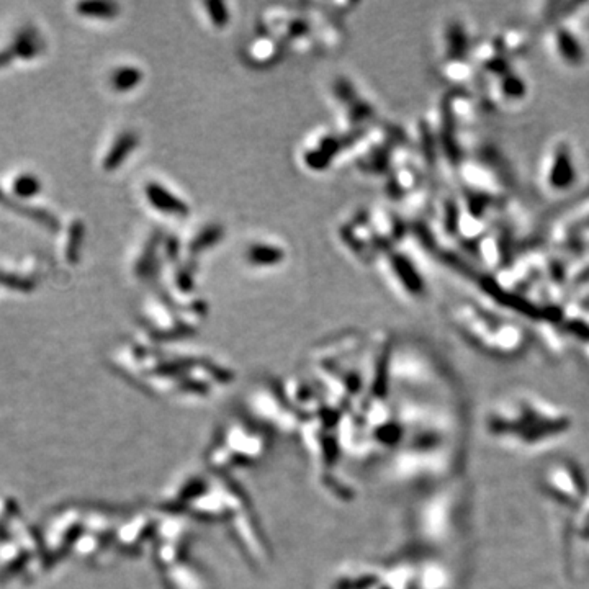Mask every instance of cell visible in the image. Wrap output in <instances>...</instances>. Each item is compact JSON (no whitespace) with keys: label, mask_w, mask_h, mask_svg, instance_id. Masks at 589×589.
Returning a JSON list of instances; mask_svg holds the SVG:
<instances>
[{"label":"cell","mask_w":589,"mask_h":589,"mask_svg":"<svg viewBox=\"0 0 589 589\" xmlns=\"http://www.w3.org/2000/svg\"><path fill=\"white\" fill-rule=\"evenodd\" d=\"M144 82V71L136 64L115 67L110 74V87L116 94H130Z\"/></svg>","instance_id":"5bb4252c"},{"label":"cell","mask_w":589,"mask_h":589,"mask_svg":"<svg viewBox=\"0 0 589 589\" xmlns=\"http://www.w3.org/2000/svg\"><path fill=\"white\" fill-rule=\"evenodd\" d=\"M203 12H205V17L208 23H210L212 28L215 30H225L228 23L231 20V12L228 4L225 2H203L202 6Z\"/></svg>","instance_id":"9a60e30c"},{"label":"cell","mask_w":589,"mask_h":589,"mask_svg":"<svg viewBox=\"0 0 589 589\" xmlns=\"http://www.w3.org/2000/svg\"><path fill=\"white\" fill-rule=\"evenodd\" d=\"M285 259L286 251L284 246L270 241H254L244 251L246 264L256 269H272L284 264Z\"/></svg>","instance_id":"7c38bea8"},{"label":"cell","mask_w":589,"mask_h":589,"mask_svg":"<svg viewBox=\"0 0 589 589\" xmlns=\"http://www.w3.org/2000/svg\"><path fill=\"white\" fill-rule=\"evenodd\" d=\"M143 198L148 207L153 208V212L159 213L160 216L185 220L190 215L188 203L159 180H148L143 185Z\"/></svg>","instance_id":"ba28073f"},{"label":"cell","mask_w":589,"mask_h":589,"mask_svg":"<svg viewBox=\"0 0 589 589\" xmlns=\"http://www.w3.org/2000/svg\"><path fill=\"white\" fill-rule=\"evenodd\" d=\"M449 316L470 342L490 352L513 355L525 342L522 329L514 321L490 313L475 303H457L450 308Z\"/></svg>","instance_id":"6da1fadb"},{"label":"cell","mask_w":589,"mask_h":589,"mask_svg":"<svg viewBox=\"0 0 589 589\" xmlns=\"http://www.w3.org/2000/svg\"><path fill=\"white\" fill-rule=\"evenodd\" d=\"M339 240L349 251H352L360 261H375L383 254L377 233H375L368 213H357L339 226Z\"/></svg>","instance_id":"5b68a950"},{"label":"cell","mask_w":589,"mask_h":589,"mask_svg":"<svg viewBox=\"0 0 589 589\" xmlns=\"http://www.w3.org/2000/svg\"><path fill=\"white\" fill-rule=\"evenodd\" d=\"M473 36L465 18L450 17L444 22L439 35V61H471L475 48Z\"/></svg>","instance_id":"52a82bcc"},{"label":"cell","mask_w":589,"mask_h":589,"mask_svg":"<svg viewBox=\"0 0 589 589\" xmlns=\"http://www.w3.org/2000/svg\"><path fill=\"white\" fill-rule=\"evenodd\" d=\"M581 182V162L576 144L569 136L560 134L542 151L537 170L540 195L548 200L567 197Z\"/></svg>","instance_id":"7a4b0ae2"},{"label":"cell","mask_w":589,"mask_h":589,"mask_svg":"<svg viewBox=\"0 0 589 589\" xmlns=\"http://www.w3.org/2000/svg\"><path fill=\"white\" fill-rule=\"evenodd\" d=\"M383 261L387 272L395 282V285L411 300H422L427 295V282L422 277L420 267L410 256L403 254L398 249L383 252Z\"/></svg>","instance_id":"8992f818"},{"label":"cell","mask_w":589,"mask_h":589,"mask_svg":"<svg viewBox=\"0 0 589 589\" xmlns=\"http://www.w3.org/2000/svg\"><path fill=\"white\" fill-rule=\"evenodd\" d=\"M246 62L257 69H267L279 64L284 57V45L267 33H262L254 38L251 43H247L244 48Z\"/></svg>","instance_id":"30bf717a"},{"label":"cell","mask_w":589,"mask_h":589,"mask_svg":"<svg viewBox=\"0 0 589 589\" xmlns=\"http://www.w3.org/2000/svg\"><path fill=\"white\" fill-rule=\"evenodd\" d=\"M164 240L165 237L160 231H153L146 237L131 264V274L136 280L149 282L154 279L155 274H159L160 267L164 264Z\"/></svg>","instance_id":"9c48e42d"},{"label":"cell","mask_w":589,"mask_h":589,"mask_svg":"<svg viewBox=\"0 0 589 589\" xmlns=\"http://www.w3.org/2000/svg\"><path fill=\"white\" fill-rule=\"evenodd\" d=\"M365 131L350 136H345L340 131L335 133V131L329 130L314 133L306 141L305 148L301 151V162L306 169L313 170V172H323L324 169H328L333 164V160L338 155L342 154V151L352 148V144L362 138Z\"/></svg>","instance_id":"277c9868"},{"label":"cell","mask_w":589,"mask_h":589,"mask_svg":"<svg viewBox=\"0 0 589 589\" xmlns=\"http://www.w3.org/2000/svg\"><path fill=\"white\" fill-rule=\"evenodd\" d=\"M139 146V134L134 130H123L116 138L111 141V146L104 155L102 167L106 172H113L123 165L130 155L134 154V151Z\"/></svg>","instance_id":"4fadbf2b"},{"label":"cell","mask_w":589,"mask_h":589,"mask_svg":"<svg viewBox=\"0 0 589 589\" xmlns=\"http://www.w3.org/2000/svg\"><path fill=\"white\" fill-rule=\"evenodd\" d=\"M223 240H225V226L220 223H208L182 244V259L198 265V257L212 251Z\"/></svg>","instance_id":"8fae6325"},{"label":"cell","mask_w":589,"mask_h":589,"mask_svg":"<svg viewBox=\"0 0 589 589\" xmlns=\"http://www.w3.org/2000/svg\"><path fill=\"white\" fill-rule=\"evenodd\" d=\"M548 55L562 67L578 71L588 64L589 45L578 28V18L557 23L540 33Z\"/></svg>","instance_id":"3957f363"},{"label":"cell","mask_w":589,"mask_h":589,"mask_svg":"<svg viewBox=\"0 0 589 589\" xmlns=\"http://www.w3.org/2000/svg\"><path fill=\"white\" fill-rule=\"evenodd\" d=\"M82 15L99 18V20H113L120 15V6L118 4H85V6H81Z\"/></svg>","instance_id":"2e32d148"}]
</instances>
